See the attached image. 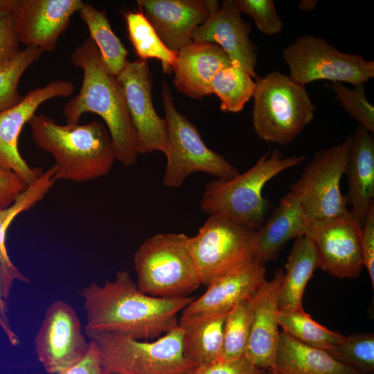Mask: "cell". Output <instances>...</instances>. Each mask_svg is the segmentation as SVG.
Returning a JSON list of instances; mask_svg holds the SVG:
<instances>
[{
    "instance_id": "1",
    "label": "cell",
    "mask_w": 374,
    "mask_h": 374,
    "mask_svg": "<svg viewBox=\"0 0 374 374\" xmlns=\"http://www.w3.org/2000/svg\"><path fill=\"white\" fill-rule=\"evenodd\" d=\"M80 295L86 312L87 336L112 332L137 340L158 338L176 328L177 314L195 299L148 295L125 270L118 271L114 280L103 285L91 282Z\"/></svg>"
},
{
    "instance_id": "2",
    "label": "cell",
    "mask_w": 374,
    "mask_h": 374,
    "mask_svg": "<svg viewBox=\"0 0 374 374\" xmlns=\"http://www.w3.org/2000/svg\"><path fill=\"white\" fill-rule=\"evenodd\" d=\"M70 60L82 69L83 79L78 93L62 109L66 124H79L86 113L100 116L109 132L116 159L126 166L134 165L139 154L136 134L117 77L106 71L98 49L89 37L72 51Z\"/></svg>"
},
{
    "instance_id": "3",
    "label": "cell",
    "mask_w": 374,
    "mask_h": 374,
    "mask_svg": "<svg viewBox=\"0 0 374 374\" xmlns=\"http://www.w3.org/2000/svg\"><path fill=\"white\" fill-rule=\"evenodd\" d=\"M28 123L35 144L53 157L57 180L86 182L112 170L114 147L102 123L60 125L48 116L35 114Z\"/></svg>"
},
{
    "instance_id": "4",
    "label": "cell",
    "mask_w": 374,
    "mask_h": 374,
    "mask_svg": "<svg viewBox=\"0 0 374 374\" xmlns=\"http://www.w3.org/2000/svg\"><path fill=\"white\" fill-rule=\"evenodd\" d=\"M305 159L301 155L284 157L277 149L269 150L244 172L231 179L208 182L201 208L209 215H222L257 230L265 221L269 209V203L262 195L264 186L278 174L301 164Z\"/></svg>"
},
{
    "instance_id": "5",
    "label": "cell",
    "mask_w": 374,
    "mask_h": 374,
    "mask_svg": "<svg viewBox=\"0 0 374 374\" xmlns=\"http://www.w3.org/2000/svg\"><path fill=\"white\" fill-rule=\"evenodd\" d=\"M252 97L254 132L268 143H290L314 116L316 107L305 87L280 71L258 78Z\"/></svg>"
},
{
    "instance_id": "6",
    "label": "cell",
    "mask_w": 374,
    "mask_h": 374,
    "mask_svg": "<svg viewBox=\"0 0 374 374\" xmlns=\"http://www.w3.org/2000/svg\"><path fill=\"white\" fill-rule=\"evenodd\" d=\"M184 233H159L147 238L134 254L136 285L155 297L188 296L201 285Z\"/></svg>"
},
{
    "instance_id": "7",
    "label": "cell",
    "mask_w": 374,
    "mask_h": 374,
    "mask_svg": "<svg viewBox=\"0 0 374 374\" xmlns=\"http://www.w3.org/2000/svg\"><path fill=\"white\" fill-rule=\"evenodd\" d=\"M87 337L96 344L109 374H186L196 366L184 355L179 325L152 342L112 332Z\"/></svg>"
},
{
    "instance_id": "8",
    "label": "cell",
    "mask_w": 374,
    "mask_h": 374,
    "mask_svg": "<svg viewBox=\"0 0 374 374\" xmlns=\"http://www.w3.org/2000/svg\"><path fill=\"white\" fill-rule=\"evenodd\" d=\"M161 98L168 132L167 164L163 179L166 187H179L197 172L224 179L240 173L224 156L207 147L195 125L178 112L166 81L161 84Z\"/></svg>"
},
{
    "instance_id": "9",
    "label": "cell",
    "mask_w": 374,
    "mask_h": 374,
    "mask_svg": "<svg viewBox=\"0 0 374 374\" xmlns=\"http://www.w3.org/2000/svg\"><path fill=\"white\" fill-rule=\"evenodd\" d=\"M283 57L290 69L289 77L303 87L318 80L356 86L365 84L374 76L373 61L341 52L323 37L312 35L296 38L283 50Z\"/></svg>"
},
{
    "instance_id": "10",
    "label": "cell",
    "mask_w": 374,
    "mask_h": 374,
    "mask_svg": "<svg viewBox=\"0 0 374 374\" xmlns=\"http://www.w3.org/2000/svg\"><path fill=\"white\" fill-rule=\"evenodd\" d=\"M352 136L339 144L316 152L299 179L290 186L312 221L346 213L348 201L340 182L348 161Z\"/></svg>"
},
{
    "instance_id": "11",
    "label": "cell",
    "mask_w": 374,
    "mask_h": 374,
    "mask_svg": "<svg viewBox=\"0 0 374 374\" xmlns=\"http://www.w3.org/2000/svg\"><path fill=\"white\" fill-rule=\"evenodd\" d=\"M255 231L226 217L209 215L188 240L201 284L207 286L224 273L255 259Z\"/></svg>"
},
{
    "instance_id": "12",
    "label": "cell",
    "mask_w": 374,
    "mask_h": 374,
    "mask_svg": "<svg viewBox=\"0 0 374 374\" xmlns=\"http://www.w3.org/2000/svg\"><path fill=\"white\" fill-rule=\"evenodd\" d=\"M72 306L56 300L46 308L34 340L39 362L49 374H60L81 361L90 348Z\"/></svg>"
},
{
    "instance_id": "13",
    "label": "cell",
    "mask_w": 374,
    "mask_h": 374,
    "mask_svg": "<svg viewBox=\"0 0 374 374\" xmlns=\"http://www.w3.org/2000/svg\"><path fill=\"white\" fill-rule=\"evenodd\" d=\"M362 223L350 211L340 216L312 221L305 235L317 251L318 267L339 278H357L364 266Z\"/></svg>"
},
{
    "instance_id": "14",
    "label": "cell",
    "mask_w": 374,
    "mask_h": 374,
    "mask_svg": "<svg viewBox=\"0 0 374 374\" xmlns=\"http://www.w3.org/2000/svg\"><path fill=\"white\" fill-rule=\"evenodd\" d=\"M116 77L124 92L139 154L160 151L166 154L167 124L153 106L152 73L146 60L127 61Z\"/></svg>"
},
{
    "instance_id": "15",
    "label": "cell",
    "mask_w": 374,
    "mask_h": 374,
    "mask_svg": "<svg viewBox=\"0 0 374 374\" xmlns=\"http://www.w3.org/2000/svg\"><path fill=\"white\" fill-rule=\"evenodd\" d=\"M15 32L26 46L54 52L71 17L83 6L82 0H4Z\"/></svg>"
},
{
    "instance_id": "16",
    "label": "cell",
    "mask_w": 374,
    "mask_h": 374,
    "mask_svg": "<svg viewBox=\"0 0 374 374\" xmlns=\"http://www.w3.org/2000/svg\"><path fill=\"white\" fill-rule=\"evenodd\" d=\"M74 89L70 81L53 80L44 87L30 90L19 103L0 112L1 168L12 171L28 185L40 177L42 169L30 167L19 152L20 133L42 104L52 98L69 97Z\"/></svg>"
},
{
    "instance_id": "17",
    "label": "cell",
    "mask_w": 374,
    "mask_h": 374,
    "mask_svg": "<svg viewBox=\"0 0 374 374\" xmlns=\"http://www.w3.org/2000/svg\"><path fill=\"white\" fill-rule=\"evenodd\" d=\"M206 1L208 16L195 29L192 41L219 45L232 63L257 80V48L249 37L251 26L242 19L236 1L226 0L221 6L217 1Z\"/></svg>"
},
{
    "instance_id": "18",
    "label": "cell",
    "mask_w": 374,
    "mask_h": 374,
    "mask_svg": "<svg viewBox=\"0 0 374 374\" xmlns=\"http://www.w3.org/2000/svg\"><path fill=\"white\" fill-rule=\"evenodd\" d=\"M284 274L282 269H276L274 278L265 280L250 297L253 319L244 355L268 374H274L280 334L277 321L278 299Z\"/></svg>"
},
{
    "instance_id": "19",
    "label": "cell",
    "mask_w": 374,
    "mask_h": 374,
    "mask_svg": "<svg viewBox=\"0 0 374 374\" xmlns=\"http://www.w3.org/2000/svg\"><path fill=\"white\" fill-rule=\"evenodd\" d=\"M137 3L162 42L175 52L192 42L195 29L208 16L206 0H138Z\"/></svg>"
},
{
    "instance_id": "20",
    "label": "cell",
    "mask_w": 374,
    "mask_h": 374,
    "mask_svg": "<svg viewBox=\"0 0 374 374\" xmlns=\"http://www.w3.org/2000/svg\"><path fill=\"white\" fill-rule=\"evenodd\" d=\"M265 266L256 259L213 280L206 292L181 312L182 317L227 314L239 301L251 297L266 280Z\"/></svg>"
},
{
    "instance_id": "21",
    "label": "cell",
    "mask_w": 374,
    "mask_h": 374,
    "mask_svg": "<svg viewBox=\"0 0 374 374\" xmlns=\"http://www.w3.org/2000/svg\"><path fill=\"white\" fill-rule=\"evenodd\" d=\"M231 63L219 45L192 41L177 52L172 69L173 84L186 96L201 99L210 94V84L214 75Z\"/></svg>"
},
{
    "instance_id": "22",
    "label": "cell",
    "mask_w": 374,
    "mask_h": 374,
    "mask_svg": "<svg viewBox=\"0 0 374 374\" xmlns=\"http://www.w3.org/2000/svg\"><path fill=\"white\" fill-rule=\"evenodd\" d=\"M312 222L299 199L290 190L281 198L269 218L255 231V259L264 265L276 258L287 241L308 234Z\"/></svg>"
},
{
    "instance_id": "23",
    "label": "cell",
    "mask_w": 374,
    "mask_h": 374,
    "mask_svg": "<svg viewBox=\"0 0 374 374\" xmlns=\"http://www.w3.org/2000/svg\"><path fill=\"white\" fill-rule=\"evenodd\" d=\"M345 174L350 211L363 224L374 198V138L359 125L352 136Z\"/></svg>"
},
{
    "instance_id": "24",
    "label": "cell",
    "mask_w": 374,
    "mask_h": 374,
    "mask_svg": "<svg viewBox=\"0 0 374 374\" xmlns=\"http://www.w3.org/2000/svg\"><path fill=\"white\" fill-rule=\"evenodd\" d=\"M274 374H363L333 358L326 350L280 332Z\"/></svg>"
},
{
    "instance_id": "25",
    "label": "cell",
    "mask_w": 374,
    "mask_h": 374,
    "mask_svg": "<svg viewBox=\"0 0 374 374\" xmlns=\"http://www.w3.org/2000/svg\"><path fill=\"white\" fill-rule=\"evenodd\" d=\"M227 314L181 317L178 325L183 330V353L188 360L196 366L218 360Z\"/></svg>"
},
{
    "instance_id": "26",
    "label": "cell",
    "mask_w": 374,
    "mask_h": 374,
    "mask_svg": "<svg viewBox=\"0 0 374 374\" xmlns=\"http://www.w3.org/2000/svg\"><path fill=\"white\" fill-rule=\"evenodd\" d=\"M54 167L43 172L40 177L17 197L15 202L6 208L0 210V266L2 269L5 292L9 299L11 287L15 280L28 283L30 280L12 262L6 247L7 230L20 213L30 210L53 188L57 181Z\"/></svg>"
},
{
    "instance_id": "27",
    "label": "cell",
    "mask_w": 374,
    "mask_h": 374,
    "mask_svg": "<svg viewBox=\"0 0 374 374\" xmlns=\"http://www.w3.org/2000/svg\"><path fill=\"white\" fill-rule=\"evenodd\" d=\"M285 267L286 273L278 293V310L280 312L303 310L304 290L318 268L316 249L307 236L295 239Z\"/></svg>"
},
{
    "instance_id": "28",
    "label": "cell",
    "mask_w": 374,
    "mask_h": 374,
    "mask_svg": "<svg viewBox=\"0 0 374 374\" xmlns=\"http://www.w3.org/2000/svg\"><path fill=\"white\" fill-rule=\"evenodd\" d=\"M78 14L88 28L89 38L99 51L105 69L117 76L128 61L129 52L112 30L105 10L84 3Z\"/></svg>"
},
{
    "instance_id": "29",
    "label": "cell",
    "mask_w": 374,
    "mask_h": 374,
    "mask_svg": "<svg viewBox=\"0 0 374 374\" xmlns=\"http://www.w3.org/2000/svg\"><path fill=\"white\" fill-rule=\"evenodd\" d=\"M256 81L238 64L231 63L222 69L213 78L211 93L220 100V109L224 112H238L253 96Z\"/></svg>"
},
{
    "instance_id": "30",
    "label": "cell",
    "mask_w": 374,
    "mask_h": 374,
    "mask_svg": "<svg viewBox=\"0 0 374 374\" xmlns=\"http://www.w3.org/2000/svg\"><path fill=\"white\" fill-rule=\"evenodd\" d=\"M125 16L130 39L139 59L159 60L163 72L171 73L177 62V52L166 46L141 10L128 12Z\"/></svg>"
},
{
    "instance_id": "31",
    "label": "cell",
    "mask_w": 374,
    "mask_h": 374,
    "mask_svg": "<svg viewBox=\"0 0 374 374\" xmlns=\"http://www.w3.org/2000/svg\"><path fill=\"white\" fill-rule=\"evenodd\" d=\"M277 321L285 334L301 343L325 350L343 336L317 323L304 310L278 312Z\"/></svg>"
},
{
    "instance_id": "32",
    "label": "cell",
    "mask_w": 374,
    "mask_h": 374,
    "mask_svg": "<svg viewBox=\"0 0 374 374\" xmlns=\"http://www.w3.org/2000/svg\"><path fill=\"white\" fill-rule=\"evenodd\" d=\"M253 312L250 297L241 300L228 312L222 351L217 361H230L244 355L250 336Z\"/></svg>"
},
{
    "instance_id": "33",
    "label": "cell",
    "mask_w": 374,
    "mask_h": 374,
    "mask_svg": "<svg viewBox=\"0 0 374 374\" xmlns=\"http://www.w3.org/2000/svg\"><path fill=\"white\" fill-rule=\"evenodd\" d=\"M326 351L336 360L363 374L374 371V335L361 332L342 336Z\"/></svg>"
},
{
    "instance_id": "34",
    "label": "cell",
    "mask_w": 374,
    "mask_h": 374,
    "mask_svg": "<svg viewBox=\"0 0 374 374\" xmlns=\"http://www.w3.org/2000/svg\"><path fill=\"white\" fill-rule=\"evenodd\" d=\"M43 52L37 48L26 46L13 58L0 64V112L19 103L24 96L18 90L24 73Z\"/></svg>"
},
{
    "instance_id": "35",
    "label": "cell",
    "mask_w": 374,
    "mask_h": 374,
    "mask_svg": "<svg viewBox=\"0 0 374 374\" xmlns=\"http://www.w3.org/2000/svg\"><path fill=\"white\" fill-rule=\"evenodd\" d=\"M330 88L344 110L359 123V126L373 134L374 107L366 98L365 84L348 88L341 82H332Z\"/></svg>"
},
{
    "instance_id": "36",
    "label": "cell",
    "mask_w": 374,
    "mask_h": 374,
    "mask_svg": "<svg viewBox=\"0 0 374 374\" xmlns=\"http://www.w3.org/2000/svg\"><path fill=\"white\" fill-rule=\"evenodd\" d=\"M241 13L250 16L257 28L267 35L282 31L283 24L272 0H236Z\"/></svg>"
},
{
    "instance_id": "37",
    "label": "cell",
    "mask_w": 374,
    "mask_h": 374,
    "mask_svg": "<svg viewBox=\"0 0 374 374\" xmlns=\"http://www.w3.org/2000/svg\"><path fill=\"white\" fill-rule=\"evenodd\" d=\"M186 374H266V373L243 355L233 360L215 361L208 364L196 366Z\"/></svg>"
},
{
    "instance_id": "38",
    "label": "cell",
    "mask_w": 374,
    "mask_h": 374,
    "mask_svg": "<svg viewBox=\"0 0 374 374\" xmlns=\"http://www.w3.org/2000/svg\"><path fill=\"white\" fill-rule=\"evenodd\" d=\"M20 44L13 28L10 11L4 0H0V64L21 51Z\"/></svg>"
},
{
    "instance_id": "39",
    "label": "cell",
    "mask_w": 374,
    "mask_h": 374,
    "mask_svg": "<svg viewBox=\"0 0 374 374\" xmlns=\"http://www.w3.org/2000/svg\"><path fill=\"white\" fill-rule=\"evenodd\" d=\"M362 250L364 266L366 267L374 288V203L364 217L362 228Z\"/></svg>"
},
{
    "instance_id": "40",
    "label": "cell",
    "mask_w": 374,
    "mask_h": 374,
    "mask_svg": "<svg viewBox=\"0 0 374 374\" xmlns=\"http://www.w3.org/2000/svg\"><path fill=\"white\" fill-rule=\"evenodd\" d=\"M28 186L15 172L0 167V210L12 205Z\"/></svg>"
},
{
    "instance_id": "41",
    "label": "cell",
    "mask_w": 374,
    "mask_h": 374,
    "mask_svg": "<svg viewBox=\"0 0 374 374\" xmlns=\"http://www.w3.org/2000/svg\"><path fill=\"white\" fill-rule=\"evenodd\" d=\"M60 374H109L102 366L98 348L90 340V348L86 356L73 366Z\"/></svg>"
},
{
    "instance_id": "42",
    "label": "cell",
    "mask_w": 374,
    "mask_h": 374,
    "mask_svg": "<svg viewBox=\"0 0 374 374\" xmlns=\"http://www.w3.org/2000/svg\"><path fill=\"white\" fill-rule=\"evenodd\" d=\"M8 299L6 297L5 292L4 279L1 267L0 266V315L3 321L8 325L9 320L7 315L8 313Z\"/></svg>"
},
{
    "instance_id": "43",
    "label": "cell",
    "mask_w": 374,
    "mask_h": 374,
    "mask_svg": "<svg viewBox=\"0 0 374 374\" xmlns=\"http://www.w3.org/2000/svg\"><path fill=\"white\" fill-rule=\"evenodd\" d=\"M0 327L1 328L6 336L7 337L9 343L12 346H16L19 344V339L18 336L12 330L10 326L7 324L3 321L1 315H0Z\"/></svg>"
},
{
    "instance_id": "44",
    "label": "cell",
    "mask_w": 374,
    "mask_h": 374,
    "mask_svg": "<svg viewBox=\"0 0 374 374\" xmlns=\"http://www.w3.org/2000/svg\"><path fill=\"white\" fill-rule=\"evenodd\" d=\"M317 1L304 0L299 3V9L303 11H310L316 8Z\"/></svg>"
}]
</instances>
